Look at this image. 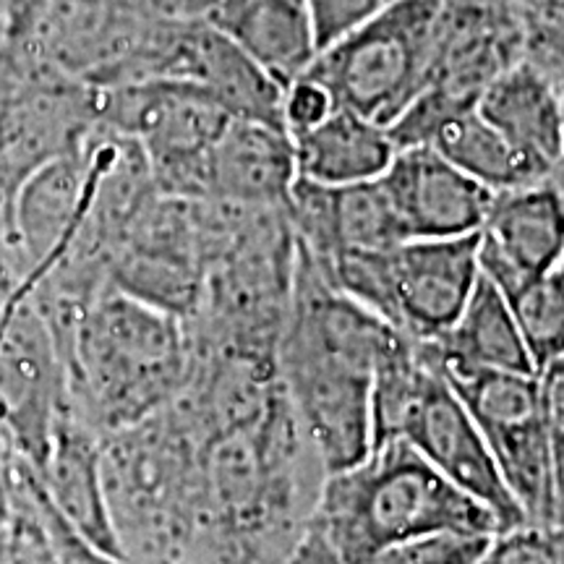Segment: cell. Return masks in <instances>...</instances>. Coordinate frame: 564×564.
Masks as SVG:
<instances>
[{"mask_svg":"<svg viewBox=\"0 0 564 564\" xmlns=\"http://www.w3.org/2000/svg\"><path fill=\"white\" fill-rule=\"evenodd\" d=\"M47 497L58 512L105 552L123 554L112 520L108 478H105L102 434L70 408L53 436L51 453L37 470ZM126 556V554H123ZM129 560V556H126Z\"/></svg>","mask_w":564,"mask_h":564,"instance_id":"5bb4252c","label":"cell"},{"mask_svg":"<svg viewBox=\"0 0 564 564\" xmlns=\"http://www.w3.org/2000/svg\"><path fill=\"white\" fill-rule=\"evenodd\" d=\"M476 564H564V525L528 520L494 533Z\"/></svg>","mask_w":564,"mask_h":564,"instance_id":"44dd1931","label":"cell"},{"mask_svg":"<svg viewBox=\"0 0 564 564\" xmlns=\"http://www.w3.org/2000/svg\"><path fill=\"white\" fill-rule=\"evenodd\" d=\"M552 178L556 181V186H560V192L564 194V158H562L560 162H556V167H554Z\"/></svg>","mask_w":564,"mask_h":564,"instance_id":"f1b7e54d","label":"cell"},{"mask_svg":"<svg viewBox=\"0 0 564 564\" xmlns=\"http://www.w3.org/2000/svg\"><path fill=\"white\" fill-rule=\"evenodd\" d=\"M421 350L426 356V369L400 419L394 440H405L436 474L491 510L502 531L528 523L523 507L499 474V465L478 432L474 415L457 398L429 350L423 345Z\"/></svg>","mask_w":564,"mask_h":564,"instance_id":"ba28073f","label":"cell"},{"mask_svg":"<svg viewBox=\"0 0 564 564\" xmlns=\"http://www.w3.org/2000/svg\"><path fill=\"white\" fill-rule=\"evenodd\" d=\"M510 303L535 369L564 358V274L562 270L497 285Z\"/></svg>","mask_w":564,"mask_h":564,"instance_id":"ffe728a7","label":"cell"},{"mask_svg":"<svg viewBox=\"0 0 564 564\" xmlns=\"http://www.w3.org/2000/svg\"><path fill=\"white\" fill-rule=\"evenodd\" d=\"M32 291L0 264V434L40 470L74 403L61 340Z\"/></svg>","mask_w":564,"mask_h":564,"instance_id":"5b68a950","label":"cell"},{"mask_svg":"<svg viewBox=\"0 0 564 564\" xmlns=\"http://www.w3.org/2000/svg\"><path fill=\"white\" fill-rule=\"evenodd\" d=\"M32 497L37 505L42 523H45L47 539H51L55 564H133L126 560L123 554L105 552L97 544H91L87 535H82L66 518L58 512V507L53 505V499L47 497L45 486H42L37 470L32 468Z\"/></svg>","mask_w":564,"mask_h":564,"instance_id":"603a6c76","label":"cell"},{"mask_svg":"<svg viewBox=\"0 0 564 564\" xmlns=\"http://www.w3.org/2000/svg\"><path fill=\"white\" fill-rule=\"evenodd\" d=\"M525 19V58L564 87V9L531 13Z\"/></svg>","mask_w":564,"mask_h":564,"instance_id":"cb8c5ba5","label":"cell"},{"mask_svg":"<svg viewBox=\"0 0 564 564\" xmlns=\"http://www.w3.org/2000/svg\"><path fill=\"white\" fill-rule=\"evenodd\" d=\"M442 17L444 0H394L324 45L303 76L319 84L335 108L390 129L432 82Z\"/></svg>","mask_w":564,"mask_h":564,"instance_id":"277c9868","label":"cell"},{"mask_svg":"<svg viewBox=\"0 0 564 564\" xmlns=\"http://www.w3.org/2000/svg\"><path fill=\"white\" fill-rule=\"evenodd\" d=\"M299 167L285 126L232 118L204 162L202 199L238 207H285Z\"/></svg>","mask_w":564,"mask_h":564,"instance_id":"4fadbf2b","label":"cell"},{"mask_svg":"<svg viewBox=\"0 0 564 564\" xmlns=\"http://www.w3.org/2000/svg\"><path fill=\"white\" fill-rule=\"evenodd\" d=\"M525 55V19L505 0H444L432 82L423 95L449 112L474 110L486 87Z\"/></svg>","mask_w":564,"mask_h":564,"instance_id":"9c48e42d","label":"cell"},{"mask_svg":"<svg viewBox=\"0 0 564 564\" xmlns=\"http://www.w3.org/2000/svg\"><path fill=\"white\" fill-rule=\"evenodd\" d=\"M426 147H434L494 194L544 181L556 167L512 144L476 108L449 116Z\"/></svg>","mask_w":564,"mask_h":564,"instance_id":"d6986e66","label":"cell"},{"mask_svg":"<svg viewBox=\"0 0 564 564\" xmlns=\"http://www.w3.org/2000/svg\"><path fill=\"white\" fill-rule=\"evenodd\" d=\"M507 6H512L520 17H531V13H544L554 9H564V0H505Z\"/></svg>","mask_w":564,"mask_h":564,"instance_id":"83f0119b","label":"cell"},{"mask_svg":"<svg viewBox=\"0 0 564 564\" xmlns=\"http://www.w3.org/2000/svg\"><path fill=\"white\" fill-rule=\"evenodd\" d=\"M97 123L137 141L160 194L202 199L204 162L232 116L192 84L139 82L97 89Z\"/></svg>","mask_w":564,"mask_h":564,"instance_id":"8992f818","label":"cell"},{"mask_svg":"<svg viewBox=\"0 0 564 564\" xmlns=\"http://www.w3.org/2000/svg\"><path fill=\"white\" fill-rule=\"evenodd\" d=\"M440 366L539 373L520 335L512 308L494 282L481 272L463 314L436 343H421Z\"/></svg>","mask_w":564,"mask_h":564,"instance_id":"ac0fdd59","label":"cell"},{"mask_svg":"<svg viewBox=\"0 0 564 564\" xmlns=\"http://www.w3.org/2000/svg\"><path fill=\"white\" fill-rule=\"evenodd\" d=\"M491 535L442 531L408 539L379 552L366 564H476Z\"/></svg>","mask_w":564,"mask_h":564,"instance_id":"7402d4cb","label":"cell"},{"mask_svg":"<svg viewBox=\"0 0 564 564\" xmlns=\"http://www.w3.org/2000/svg\"><path fill=\"white\" fill-rule=\"evenodd\" d=\"M333 108V97L316 82L301 76L299 82H293L285 89V97H282V123H285L288 133L293 137V133L306 131L319 123Z\"/></svg>","mask_w":564,"mask_h":564,"instance_id":"484cf974","label":"cell"},{"mask_svg":"<svg viewBox=\"0 0 564 564\" xmlns=\"http://www.w3.org/2000/svg\"><path fill=\"white\" fill-rule=\"evenodd\" d=\"M440 369L474 415L478 432L499 465V474L523 507L525 518L531 523H552V453L539 373L455 366Z\"/></svg>","mask_w":564,"mask_h":564,"instance_id":"52a82bcc","label":"cell"},{"mask_svg":"<svg viewBox=\"0 0 564 564\" xmlns=\"http://www.w3.org/2000/svg\"><path fill=\"white\" fill-rule=\"evenodd\" d=\"M398 327L337 291L295 243L293 285L278 340V377L324 476L371 453V390Z\"/></svg>","mask_w":564,"mask_h":564,"instance_id":"6da1fadb","label":"cell"},{"mask_svg":"<svg viewBox=\"0 0 564 564\" xmlns=\"http://www.w3.org/2000/svg\"><path fill=\"white\" fill-rule=\"evenodd\" d=\"M299 178L350 186L382 178L398 152L392 133L371 118L333 108L312 129L293 133Z\"/></svg>","mask_w":564,"mask_h":564,"instance_id":"2e32d148","label":"cell"},{"mask_svg":"<svg viewBox=\"0 0 564 564\" xmlns=\"http://www.w3.org/2000/svg\"><path fill=\"white\" fill-rule=\"evenodd\" d=\"M560 108H562V158H564V87H562V95H560Z\"/></svg>","mask_w":564,"mask_h":564,"instance_id":"f546056e","label":"cell"},{"mask_svg":"<svg viewBox=\"0 0 564 564\" xmlns=\"http://www.w3.org/2000/svg\"><path fill=\"white\" fill-rule=\"evenodd\" d=\"M392 3L394 0H312L319 47L335 42L340 34L371 19L373 13H379Z\"/></svg>","mask_w":564,"mask_h":564,"instance_id":"d4e9b609","label":"cell"},{"mask_svg":"<svg viewBox=\"0 0 564 564\" xmlns=\"http://www.w3.org/2000/svg\"><path fill=\"white\" fill-rule=\"evenodd\" d=\"M481 272L494 285L556 272L564 262V194L549 178L494 194L478 230Z\"/></svg>","mask_w":564,"mask_h":564,"instance_id":"7c38bea8","label":"cell"},{"mask_svg":"<svg viewBox=\"0 0 564 564\" xmlns=\"http://www.w3.org/2000/svg\"><path fill=\"white\" fill-rule=\"evenodd\" d=\"M405 241L474 236L489 215L494 192L453 165L434 147H400L382 175Z\"/></svg>","mask_w":564,"mask_h":564,"instance_id":"8fae6325","label":"cell"},{"mask_svg":"<svg viewBox=\"0 0 564 564\" xmlns=\"http://www.w3.org/2000/svg\"><path fill=\"white\" fill-rule=\"evenodd\" d=\"M158 564H173V562H158Z\"/></svg>","mask_w":564,"mask_h":564,"instance_id":"1f68e13d","label":"cell"},{"mask_svg":"<svg viewBox=\"0 0 564 564\" xmlns=\"http://www.w3.org/2000/svg\"><path fill=\"white\" fill-rule=\"evenodd\" d=\"M560 95V84L523 55L486 87L476 110L520 150L556 165L562 160Z\"/></svg>","mask_w":564,"mask_h":564,"instance_id":"e0dca14e","label":"cell"},{"mask_svg":"<svg viewBox=\"0 0 564 564\" xmlns=\"http://www.w3.org/2000/svg\"><path fill=\"white\" fill-rule=\"evenodd\" d=\"M552 453V523L564 525V421L549 429Z\"/></svg>","mask_w":564,"mask_h":564,"instance_id":"4316f807","label":"cell"},{"mask_svg":"<svg viewBox=\"0 0 564 564\" xmlns=\"http://www.w3.org/2000/svg\"><path fill=\"white\" fill-rule=\"evenodd\" d=\"M55 335L70 403L102 436L171 408L192 373L188 322L110 285Z\"/></svg>","mask_w":564,"mask_h":564,"instance_id":"3957f363","label":"cell"},{"mask_svg":"<svg viewBox=\"0 0 564 564\" xmlns=\"http://www.w3.org/2000/svg\"><path fill=\"white\" fill-rule=\"evenodd\" d=\"M502 531L491 510L436 474L405 440L373 444L322 478L293 564H366L419 535Z\"/></svg>","mask_w":564,"mask_h":564,"instance_id":"7a4b0ae2","label":"cell"},{"mask_svg":"<svg viewBox=\"0 0 564 564\" xmlns=\"http://www.w3.org/2000/svg\"><path fill=\"white\" fill-rule=\"evenodd\" d=\"M560 270H562V274H564V262H562V267H560Z\"/></svg>","mask_w":564,"mask_h":564,"instance_id":"4dcf8cb0","label":"cell"},{"mask_svg":"<svg viewBox=\"0 0 564 564\" xmlns=\"http://www.w3.org/2000/svg\"><path fill=\"white\" fill-rule=\"evenodd\" d=\"M478 280V232L403 241L394 249L392 324L413 343H436L463 314Z\"/></svg>","mask_w":564,"mask_h":564,"instance_id":"30bf717a","label":"cell"},{"mask_svg":"<svg viewBox=\"0 0 564 564\" xmlns=\"http://www.w3.org/2000/svg\"><path fill=\"white\" fill-rule=\"evenodd\" d=\"M282 89L299 82L319 55L312 0H225L207 17Z\"/></svg>","mask_w":564,"mask_h":564,"instance_id":"9a60e30c","label":"cell"}]
</instances>
